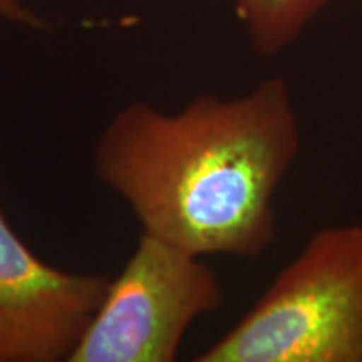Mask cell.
<instances>
[{
    "mask_svg": "<svg viewBox=\"0 0 362 362\" xmlns=\"http://www.w3.org/2000/svg\"><path fill=\"white\" fill-rule=\"evenodd\" d=\"M300 143L291 86L274 76L176 111L128 103L96 139L93 166L141 232L200 257L257 259L277 240L274 200Z\"/></svg>",
    "mask_w": 362,
    "mask_h": 362,
    "instance_id": "cell-1",
    "label": "cell"
},
{
    "mask_svg": "<svg viewBox=\"0 0 362 362\" xmlns=\"http://www.w3.org/2000/svg\"><path fill=\"white\" fill-rule=\"evenodd\" d=\"M198 362H362V225L317 230Z\"/></svg>",
    "mask_w": 362,
    "mask_h": 362,
    "instance_id": "cell-2",
    "label": "cell"
},
{
    "mask_svg": "<svg viewBox=\"0 0 362 362\" xmlns=\"http://www.w3.org/2000/svg\"><path fill=\"white\" fill-rule=\"evenodd\" d=\"M223 298L205 257L141 232L69 362H173L189 327Z\"/></svg>",
    "mask_w": 362,
    "mask_h": 362,
    "instance_id": "cell-3",
    "label": "cell"
},
{
    "mask_svg": "<svg viewBox=\"0 0 362 362\" xmlns=\"http://www.w3.org/2000/svg\"><path fill=\"white\" fill-rule=\"evenodd\" d=\"M110 279L40 259L0 203V362H69Z\"/></svg>",
    "mask_w": 362,
    "mask_h": 362,
    "instance_id": "cell-4",
    "label": "cell"
},
{
    "mask_svg": "<svg viewBox=\"0 0 362 362\" xmlns=\"http://www.w3.org/2000/svg\"><path fill=\"white\" fill-rule=\"evenodd\" d=\"M330 0H232L252 49L274 57L300 37L305 27Z\"/></svg>",
    "mask_w": 362,
    "mask_h": 362,
    "instance_id": "cell-5",
    "label": "cell"
},
{
    "mask_svg": "<svg viewBox=\"0 0 362 362\" xmlns=\"http://www.w3.org/2000/svg\"><path fill=\"white\" fill-rule=\"evenodd\" d=\"M0 24L29 33H47L52 27L51 19L25 0H0Z\"/></svg>",
    "mask_w": 362,
    "mask_h": 362,
    "instance_id": "cell-6",
    "label": "cell"
}]
</instances>
